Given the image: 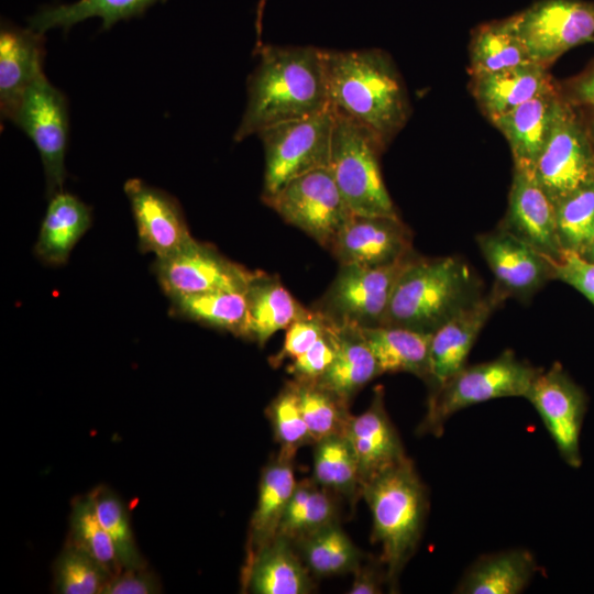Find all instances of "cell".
<instances>
[{
    "label": "cell",
    "instance_id": "cell-27",
    "mask_svg": "<svg viewBox=\"0 0 594 594\" xmlns=\"http://www.w3.org/2000/svg\"><path fill=\"white\" fill-rule=\"evenodd\" d=\"M383 373H410L429 381L432 333L380 324L360 328Z\"/></svg>",
    "mask_w": 594,
    "mask_h": 594
},
{
    "label": "cell",
    "instance_id": "cell-31",
    "mask_svg": "<svg viewBox=\"0 0 594 594\" xmlns=\"http://www.w3.org/2000/svg\"><path fill=\"white\" fill-rule=\"evenodd\" d=\"M158 1L165 0H78L44 6L29 18V28L41 33L54 28L68 32L75 24L97 16L102 20L101 30L106 31L119 21L142 15Z\"/></svg>",
    "mask_w": 594,
    "mask_h": 594
},
{
    "label": "cell",
    "instance_id": "cell-32",
    "mask_svg": "<svg viewBox=\"0 0 594 594\" xmlns=\"http://www.w3.org/2000/svg\"><path fill=\"white\" fill-rule=\"evenodd\" d=\"M170 314L249 339L245 292L218 290L172 298Z\"/></svg>",
    "mask_w": 594,
    "mask_h": 594
},
{
    "label": "cell",
    "instance_id": "cell-50",
    "mask_svg": "<svg viewBox=\"0 0 594 594\" xmlns=\"http://www.w3.org/2000/svg\"><path fill=\"white\" fill-rule=\"evenodd\" d=\"M583 257H585L588 261L594 262V237H593V240L591 242V245L588 246V249L585 252V254L583 255Z\"/></svg>",
    "mask_w": 594,
    "mask_h": 594
},
{
    "label": "cell",
    "instance_id": "cell-35",
    "mask_svg": "<svg viewBox=\"0 0 594 594\" xmlns=\"http://www.w3.org/2000/svg\"><path fill=\"white\" fill-rule=\"evenodd\" d=\"M304 563L315 578L353 573L362 563V554L339 521L294 542Z\"/></svg>",
    "mask_w": 594,
    "mask_h": 594
},
{
    "label": "cell",
    "instance_id": "cell-30",
    "mask_svg": "<svg viewBox=\"0 0 594 594\" xmlns=\"http://www.w3.org/2000/svg\"><path fill=\"white\" fill-rule=\"evenodd\" d=\"M336 327V358L316 383L349 403L364 385L382 372L359 327Z\"/></svg>",
    "mask_w": 594,
    "mask_h": 594
},
{
    "label": "cell",
    "instance_id": "cell-33",
    "mask_svg": "<svg viewBox=\"0 0 594 594\" xmlns=\"http://www.w3.org/2000/svg\"><path fill=\"white\" fill-rule=\"evenodd\" d=\"M534 63L513 18L481 26L470 45L472 77Z\"/></svg>",
    "mask_w": 594,
    "mask_h": 594
},
{
    "label": "cell",
    "instance_id": "cell-17",
    "mask_svg": "<svg viewBox=\"0 0 594 594\" xmlns=\"http://www.w3.org/2000/svg\"><path fill=\"white\" fill-rule=\"evenodd\" d=\"M476 242L495 285L507 296L527 298L553 278L552 260L503 227L480 234Z\"/></svg>",
    "mask_w": 594,
    "mask_h": 594
},
{
    "label": "cell",
    "instance_id": "cell-37",
    "mask_svg": "<svg viewBox=\"0 0 594 594\" xmlns=\"http://www.w3.org/2000/svg\"><path fill=\"white\" fill-rule=\"evenodd\" d=\"M294 383L301 415L314 441L344 435L351 417L349 403L316 382L294 381Z\"/></svg>",
    "mask_w": 594,
    "mask_h": 594
},
{
    "label": "cell",
    "instance_id": "cell-36",
    "mask_svg": "<svg viewBox=\"0 0 594 594\" xmlns=\"http://www.w3.org/2000/svg\"><path fill=\"white\" fill-rule=\"evenodd\" d=\"M312 479L338 496L354 502L362 496V482L353 449L344 435L314 443Z\"/></svg>",
    "mask_w": 594,
    "mask_h": 594
},
{
    "label": "cell",
    "instance_id": "cell-51",
    "mask_svg": "<svg viewBox=\"0 0 594 594\" xmlns=\"http://www.w3.org/2000/svg\"><path fill=\"white\" fill-rule=\"evenodd\" d=\"M587 131L594 145V114L591 118L590 125L587 127Z\"/></svg>",
    "mask_w": 594,
    "mask_h": 594
},
{
    "label": "cell",
    "instance_id": "cell-38",
    "mask_svg": "<svg viewBox=\"0 0 594 594\" xmlns=\"http://www.w3.org/2000/svg\"><path fill=\"white\" fill-rule=\"evenodd\" d=\"M70 537V542L98 561L111 578L122 570L113 542L98 518L90 494L73 503Z\"/></svg>",
    "mask_w": 594,
    "mask_h": 594
},
{
    "label": "cell",
    "instance_id": "cell-14",
    "mask_svg": "<svg viewBox=\"0 0 594 594\" xmlns=\"http://www.w3.org/2000/svg\"><path fill=\"white\" fill-rule=\"evenodd\" d=\"M525 398L535 407L562 459L581 465L580 436L585 414V396L559 363L541 371Z\"/></svg>",
    "mask_w": 594,
    "mask_h": 594
},
{
    "label": "cell",
    "instance_id": "cell-24",
    "mask_svg": "<svg viewBox=\"0 0 594 594\" xmlns=\"http://www.w3.org/2000/svg\"><path fill=\"white\" fill-rule=\"evenodd\" d=\"M547 67L537 63L474 76L473 95L492 121L516 107L554 89Z\"/></svg>",
    "mask_w": 594,
    "mask_h": 594
},
{
    "label": "cell",
    "instance_id": "cell-12",
    "mask_svg": "<svg viewBox=\"0 0 594 594\" xmlns=\"http://www.w3.org/2000/svg\"><path fill=\"white\" fill-rule=\"evenodd\" d=\"M152 270L169 299L218 290L245 292L257 274L195 239L166 256L156 257Z\"/></svg>",
    "mask_w": 594,
    "mask_h": 594
},
{
    "label": "cell",
    "instance_id": "cell-4",
    "mask_svg": "<svg viewBox=\"0 0 594 594\" xmlns=\"http://www.w3.org/2000/svg\"><path fill=\"white\" fill-rule=\"evenodd\" d=\"M481 295L463 260L411 256L395 283L383 324L433 333Z\"/></svg>",
    "mask_w": 594,
    "mask_h": 594
},
{
    "label": "cell",
    "instance_id": "cell-48",
    "mask_svg": "<svg viewBox=\"0 0 594 594\" xmlns=\"http://www.w3.org/2000/svg\"><path fill=\"white\" fill-rule=\"evenodd\" d=\"M574 99L594 111V70L579 77L572 84Z\"/></svg>",
    "mask_w": 594,
    "mask_h": 594
},
{
    "label": "cell",
    "instance_id": "cell-3",
    "mask_svg": "<svg viewBox=\"0 0 594 594\" xmlns=\"http://www.w3.org/2000/svg\"><path fill=\"white\" fill-rule=\"evenodd\" d=\"M361 495L372 514V541L381 547L387 586L395 592L421 539L429 506L426 486L407 458L364 483Z\"/></svg>",
    "mask_w": 594,
    "mask_h": 594
},
{
    "label": "cell",
    "instance_id": "cell-6",
    "mask_svg": "<svg viewBox=\"0 0 594 594\" xmlns=\"http://www.w3.org/2000/svg\"><path fill=\"white\" fill-rule=\"evenodd\" d=\"M541 371L519 360L510 350L494 360L465 365L433 389L417 432L439 437L447 420L461 409L495 398L525 397Z\"/></svg>",
    "mask_w": 594,
    "mask_h": 594
},
{
    "label": "cell",
    "instance_id": "cell-21",
    "mask_svg": "<svg viewBox=\"0 0 594 594\" xmlns=\"http://www.w3.org/2000/svg\"><path fill=\"white\" fill-rule=\"evenodd\" d=\"M44 33L9 21L0 29V112L12 119L25 90L43 74Z\"/></svg>",
    "mask_w": 594,
    "mask_h": 594
},
{
    "label": "cell",
    "instance_id": "cell-13",
    "mask_svg": "<svg viewBox=\"0 0 594 594\" xmlns=\"http://www.w3.org/2000/svg\"><path fill=\"white\" fill-rule=\"evenodd\" d=\"M534 175L556 205L594 183L593 142L566 101L536 162Z\"/></svg>",
    "mask_w": 594,
    "mask_h": 594
},
{
    "label": "cell",
    "instance_id": "cell-43",
    "mask_svg": "<svg viewBox=\"0 0 594 594\" xmlns=\"http://www.w3.org/2000/svg\"><path fill=\"white\" fill-rule=\"evenodd\" d=\"M330 323L318 310L309 309L287 327L282 349L270 359L272 366L277 367L284 361H292L305 353L327 331Z\"/></svg>",
    "mask_w": 594,
    "mask_h": 594
},
{
    "label": "cell",
    "instance_id": "cell-25",
    "mask_svg": "<svg viewBox=\"0 0 594 594\" xmlns=\"http://www.w3.org/2000/svg\"><path fill=\"white\" fill-rule=\"evenodd\" d=\"M91 208L77 196L61 190L50 197L34 254L51 266L67 263L72 250L90 228Z\"/></svg>",
    "mask_w": 594,
    "mask_h": 594
},
{
    "label": "cell",
    "instance_id": "cell-41",
    "mask_svg": "<svg viewBox=\"0 0 594 594\" xmlns=\"http://www.w3.org/2000/svg\"><path fill=\"white\" fill-rule=\"evenodd\" d=\"M90 496L98 518L113 542L122 569L145 568L122 501L105 486L95 488Z\"/></svg>",
    "mask_w": 594,
    "mask_h": 594
},
{
    "label": "cell",
    "instance_id": "cell-9",
    "mask_svg": "<svg viewBox=\"0 0 594 594\" xmlns=\"http://www.w3.org/2000/svg\"><path fill=\"white\" fill-rule=\"evenodd\" d=\"M11 121L32 140L40 153L47 197L64 190L69 130L65 95L43 73L25 90Z\"/></svg>",
    "mask_w": 594,
    "mask_h": 594
},
{
    "label": "cell",
    "instance_id": "cell-40",
    "mask_svg": "<svg viewBox=\"0 0 594 594\" xmlns=\"http://www.w3.org/2000/svg\"><path fill=\"white\" fill-rule=\"evenodd\" d=\"M266 415L274 438L279 444V454L295 459L297 451L315 441L301 415L294 381H288L268 405Z\"/></svg>",
    "mask_w": 594,
    "mask_h": 594
},
{
    "label": "cell",
    "instance_id": "cell-22",
    "mask_svg": "<svg viewBox=\"0 0 594 594\" xmlns=\"http://www.w3.org/2000/svg\"><path fill=\"white\" fill-rule=\"evenodd\" d=\"M564 103L554 88L492 120L508 142L516 169L534 172Z\"/></svg>",
    "mask_w": 594,
    "mask_h": 594
},
{
    "label": "cell",
    "instance_id": "cell-26",
    "mask_svg": "<svg viewBox=\"0 0 594 594\" xmlns=\"http://www.w3.org/2000/svg\"><path fill=\"white\" fill-rule=\"evenodd\" d=\"M296 484L292 458L278 453L263 469L256 506L250 520L246 559L277 536Z\"/></svg>",
    "mask_w": 594,
    "mask_h": 594
},
{
    "label": "cell",
    "instance_id": "cell-45",
    "mask_svg": "<svg viewBox=\"0 0 594 594\" xmlns=\"http://www.w3.org/2000/svg\"><path fill=\"white\" fill-rule=\"evenodd\" d=\"M553 278L574 287L594 305V262L582 255L563 250L557 261H552Z\"/></svg>",
    "mask_w": 594,
    "mask_h": 594
},
{
    "label": "cell",
    "instance_id": "cell-28",
    "mask_svg": "<svg viewBox=\"0 0 594 594\" xmlns=\"http://www.w3.org/2000/svg\"><path fill=\"white\" fill-rule=\"evenodd\" d=\"M245 297L249 340L260 345L309 310L294 298L276 276L261 271L249 284Z\"/></svg>",
    "mask_w": 594,
    "mask_h": 594
},
{
    "label": "cell",
    "instance_id": "cell-46",
    "mask_svg": "<svg viewBox=\"0 0 594 594\" xmlns=\"http://www.w3.org/2000/svg\"><path fill=\"white\" fill-rule=\"evenodd\" d=\"M160 592L158 580L145 568L122 569L108 581L102 591L105 594H153Z\"/></svg>",
    "mask_w": 594,
    "mask_h": 594
},
{
    "label": "cell",
    "instance_id": "cell-34",
    "mask_svg": "<svg viewBox=\"0 0 594 594\" xmlns=\"http://www.w3.org/2000/svg\"><path fill=\"white\" fill-rule=\"evenodd\" d=\"M336 496L312 477L297 482L277 535L294 543L339 521Z\"/></svg>",
    "mask_w": 594,
    "mask_h": 594
},
{
    "label": "cell",
    "instance_id": "cell-16",
    "mask_svg": "<svg viewBox=\"0 0 594 594\" xmlns=\"http://www.w3.org/2000/svg\"><path fill=\"white\" fill-rule=\"evenodd\" d=\"M135 221L139 250L166 256L194 239L179 202L169 194L139 178L124 183Z\"/></svg>",
    "mask_w": 594,
    "mask_h": 594
},
{
    "label": "cell",
    "instance_id": "cell-10",
    "mask_svg": "<svg viewBox=\"0 0 594 594\" xmlns=\"http://www.w3.org/2000/svg\"><path fill=\"white\" fill-rule=\"evenodd\" d=\"M410 257L381 267L340 264L337 276L315 309L336 326L383 324L395 283Z\"/></svg>",
    "mask_w": 594,
    "mask_h": 594
},
{
    "label": "cell",
    "instance_id": "cell-49",
    "mask_svg": "<svg viewBox=\"0 0 594 594\" xmlns=\"http://www.w3.org/2000/svg\"><path fill=\"white\" fill-rule=\"evenodd\" d=\"M265 4H266V0H258L257 2L256 21H255L257 35H260L262 32V19H263Z\"/></svg>",
    "mask_w": 594,
    "mask_h": 594
},
{
    "label": "cell",
    "instance_id": "cell-47",
    "mask_svg": "<svg viewBox=\"0 0 594 594\" xmlns=\"http://www.w3.org/2000/svg\"><path fill=\"white\" fill-rule=\"evenodd\" d=\"M387 585L385 569L382 563L363 564L353 572L350 594H378Z\"/></svg>",
    "mask_w": 594,
    "mask_h": 594
},
{
    "label": "cell",
    "instance_id": "cell-7",
    "mask_svg": "<svg viewBox=\"0 0 594 594\" xmlns=\"http://www.w3.org/2000/svg\"><path fill=\"white\" fill-rule=\"evenodd\" d=\"M334 122L332 108L261 131L265 157L263 201L292 179L328 167Z\"/></svg>",
    "mask_w": 594,
    "mask_h": 594
},
{
    "label": "cell",
    "instance_id": "cell-18",
    "mask_svg": "<svg viewBox=\"0 0 594 594\" xmlns=\"http://www.w3.org/2000/svg\"><path fill=\"white\" fill-rule=\"evenodd\" d=\"M506 297L508 296L495 285L493 290L481 295L432 333L428 382L433 389L465 366L479 333Z\"/></svg>",
    "mask_w": 594,
    "mask_h": 594
},
{
    "label": "cell",
    "instance_id": "cell-2",
    "mask_svg": "<svg viewBox=\"0 0 594 594\" xmlns=\"http://www.w3.org/2000/svg\"><path fill=\"white\" fill-rule=\"evenodd\" d=\"M329 103L386 145L405 127L410 106L391 56L378 48L324 50Z\"/></svg>",
    "mask_w": 594,
    "mask_h": 594
},
{
    "label": "cell",
    "instance_id": "cell-29",
    "mask_svg": "<svg viewBox=\"0 0 594 594\" xmlns=\"http://www.w3.org/2000/svg\"><path fill=\"white\" fill-rule=\"evenodd\" d=\"M536 570L535 557L527 549L482 556L466 570L455 593L517 594L526 588Z\"/></svg>",
    "mask_w": 594,
    "mask_h": 594
},
{
    "label": "cell",
    "instance_id": "cell-11",
    "mask_svg": "<svg viewBox=\"0 0 594 594\" xmlns=\"http://www.w3.org/2000/svg\"><path fill=\"white\" fill-rule=\"evenodd\" d=\"M513 21L531 61L544 67L594 41V3L583 0H541Z\"/></svg>",
    "mask_w": 594,
    "mask_h": 594
},
{
    "label": "cell",
    "instance_id": "cell-20",
    "mask_svg": "<svg viewBox=\"0 0 594 594\" xmlns=\"http://www.w3.org/2000/svg\"><path fill=\"white\" fill-rule=\"evenodd\" d=\"M344 436L355 454L362 485L408 458L386 411L381 386L374 389L366 410L351 415Z\"/></svg>",
    "mask_w": 594,
    "mask_h": 594
},
{
    "label": "cell",
    "instance_id": "cell-19",
    "mask_svg": "<svg viewBox=\"0 0 594 594\" xmlns=\"http://www.w3.org/2000/svg\"><path fill=\"white\" fill-rule=\"evenodd\" d=\"M503 228L552 261H557L563 251L557 228L556 204L538 184L534 172L514 169Z\"/></svg>",
    "mask_w": 594,
    "mask_h": 594
},
{
    "label": "cell",
    "instance_id": "cell-42",
    "mask_svg": "<svg viewBox=\"0 0 594 594\" xmlns=\"http://www.w3.org/2000/svg\"><path fill=\"white\" fill-rule=\"evenodd\" d=\"M111 575L87 552L69 542L58 556L54 584L62 594L102 593Z\"/></svg>",
    "mask_w": 594,
    "mask_h": 594
},
{
    "label": "cell",
    "instance_id": "cell-39",
    "mask_svg": "<svg viewBox=\"0 0 594 594\" xmlns=\"http://www.w3.org/2000/svg\"><path fill=\"white\" fill-rule=\"evenodd\" d=\"M556 208L562 249L583 256L594 237V183L566 196Z\"/></svg>",
    "mask_w": 594,
    "mask_h": 594
},
{
    "label": "cell",
    "instance_id": "cell-1",
    "mask_svg": "<svg viewBox=\"0 0 594 594\" xmlns=\"http://www.w3.org/2000/svg\"><path fill=\"white\" fill-rule=\"evenodd\" d=\"M246 90L245 110L233 135L237 142L329 109L324 50L261 45Z\"/></svg>",
    "mask_w": 594,
    "mask_h": 594
},
{
    "label": "cell",
    "instance_id": "cell-5",
    "mask_svg": "<svg viewBox=\"0 0 594 594\" xmlns=\"http://www.w3.org/2000/svg\"><path fill=\"white\" fill-rule=\"evenodd\" d=\"M334 112L328 168L353 215L398 217L378 157L385 146L367 129Z\"/></svg>",
    "mask_w": 594,
    "mask_h": 594
},
{
    "label": "cell",
    "instance_id": "cell-44",
    "mask_svg": "<svg viewBox=\"0 0 594 594\" xmlns=\"http://www.w3.org/2000/svg\"><path fill=\"white\" fill-rule=\"evenodd\" d=\"M338 350L337 327L330 323L327 331L305 353L292 360L286 371L297 382H316L333 362Z\"/></svg>",
    "mask_w": 594,
    "mask_h": 594
},
{
    "label": "cell",
    "instance_id": "cell-23",
    "mask_svg": "<svg viewBox=\"0 0 594 594\" xmlns=\"http://www.w3.org/2000/svg\"><path fill=\"white\" fill-rule=\"evenodd\" d=\"M242 584L254 594H308L315 588L296 547L279 535L245 559Z\"/></svg>",
    "mask_w": 594,
    "mask_h": 594
},
{
    "label": "cell",
    "instance_id": "cell-8",
    "mask_svg": "<svg viewBox=\"0 0 594 594\" xmlns=\"http://www.w3.org/2000/svg\"><path fill=\"white\" fill-rule=\"evenodd\" d=\"M264 202L329 250L353 216L328 167L292 179Z\"/></svg>",
    "mask_w": 594,
    "mask_h": 594
},
{
    "label": "cell",
    "instance_id": "cell-15",
    "mask_svg": "<svg viewBox=\"0 0 594 594\" xmlns=\"http://www.w3.org/2000/svg\"><path fill=\"white\" fill-rule=\"evenodd\" d=\"M330 251L340 264L388 266L411 256V235L399 217L353 215Z\"/></svg>",
    "mask_w": 594,
    "mask_h": 594
}]
</instances>
